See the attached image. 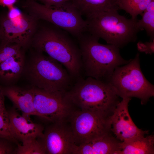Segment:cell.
I'll list each match as a JSON object with an SVG mask.
<instances>
[{"instance_id": "9c48e42d", "label": "cell", "mask_w": 154, "mask_h": 154, "mask_svg": "<svg viewBox=\"0 0 154 154\" xmlns=\"http://www.w3.org/2000/svg\"><path fill=\"white\" fill-rule=\"evenodd\" d=\"M34 106L42 118L53 123L63 121L71 113L73 105L65 92H50L32 86Z\"/></svg>"}, {"instance_id": "603a6c76", "label": "cell", "mask_w": 154, "mask_h": 154, "mask_svg": "<svg viewBox=\"0 0 154 154\" xmlns=\"http://www.w3.org/2000/svg\"><path fill=\"white\" fill-rule=\"evenodd\" d=\"M0 137L9 139L17 145L19 144L11 133L8 115L0 113Z\"/></svg>"}, {"instance_id": "277c9868", "label": "cell", "mask_w": 154, "mask_h": 154, "mask_svg": "<svg viewBox=\"0 0 154 154\" xmlns=\"http://www.w3.org/2000/svg\"><path fill=\"white\" fill-rule=\"evenodd\" d=\"M23 73L33 87L50 92H66L75 82L62 64L36 50L26 62Z\"/></svg>"}, {"instance_id": "7402d4cb", "label": "cell", "mask_w": 154, "mask_h": 154, "mask_svg": "<svg viewBox=\"0 0 154 154\" xmlns=\"http://www.w3.org/2000/svg\"><path fill=\"white\" fill-rule=\"evenodd\" d=\"M15 154H45L44 148L39 139L19 144L17 145Z\"/></svg>"}, {"instance_id": "44dd1931", "label": "cell", "mask_w": 154, "mask_h": 154, "mask_svg": "<svg viewBox=\"0 0 154 154\" xmlns=\"http://www.w3.org/2000/svg\"><path fill=\"white\" fill-rule=\"evenodd\" d=\"M24 49L16 43L2 39L0 41V64Z\"/></svg>"}, {"instance_id": "9a60e30c", "label": "cell", "mask_w": 154, "mask_h": 154, "mask_svg": "<svg viewBox=\"0 0 154 154\" xmlns=\"http://www.w3.org/2000/svg\"><path fill=\"white\" fill-rule=\"evenodd\" d=\"M112 133L97 139L78 145L74 144L72 154H116L119 143Z\"/></svg>"}, {"instance_id": "4fadbf2b", "label": "cell", "mask_w": 154, "mask_h": 154, "mask_svg": "<svg viewBox=\"0 0 154 154\" xmlns=\"http://www.w3.org/2000/svg\"><path fill=\"white\" fill-rule=\"evenodd\" d=\"M7 112L11 133L17 141L22 143L42 137L43 127L32 121L30 116L20 114L14 108Z\"/></svg>"}, {"instance_id": "f1b7e54d", "label": "cell", "mask_w": 154, "mask_h": 154, "mask_svg": "<svg viewBox=\"0 0 154 154\" xmlns=\"http://www.w3.org/2000/svg\"><path fill=\"white\" fill-rule=\"evenodd\" d=\"M17 0H0V5L9 8L13 6Z\"/></svg>"}, {"instance_id": "8992f818", "label": "cell", "mask_w": 154, "mask_h": 154, "mask_svg": "<svg viewBox=\"0 0 154 154\" xmlns=\"http://www.w3.org/2000/svg\"><path fill=\"white\" fill-rule=\"evenodd\" d=\"M27 13L66 31L76 39L86 30V23L71 1L58 7L49 6L35 0H24Z\"/></svg>"}, {"instance_id": "f546056e", "label": "cell", "mask_w": 154, "mask_h": 154, "mask_svg": "<svg viewBox=\"0 0 154 154\" xmlns=\"http://www.w3.org/2000/svg\"><path fill=\"white\" fill-rule=\"evenodd\" d=\"M1 38H2L1 33V31L0 29V41L1 40Z\"/></svg>"}, {"instance_id": "7a4b0ae2", "label": "cell", "mask_w": 154, "mask_h": 154, "mask_svg": "<svg viewBox=\"0 0 154 154\" xmlns=\"http://www.w3.org/2000/svg\"><path fill=\"white\" fill-rule=\"evenodd\" d=\"M99 39L86 31L76 39L81 53L84 77L108 82L117 67L127 64L131 59H124L119 48L101 44Z\"/></svg>"}, {"instance_id": "30bf717a", "label": "cell", "mask_w": 154, "mask_h": 154, "mask_svg": "<svg viewBox=\"0 0 154 154\" xmlns=\"http://www.w3.org/2000/svg\"><path fill=\"white\" fill-rule=\"evenodd\" d=\"M39 20L27 13H22L19 17L10 19L7 14L0 16L1 40L15 42L25 49L31 46L32 38Z\"/></svg>"}, {"instance_id": "3957f363", "label": "cell", "mask_w": 154, "mask_h": 154, "mask_svg": "<svg viewBox=\"0 0 154 154\" xmlns=\"http://www.w3.org/2000/svg\"><path fill=\"white\" fill-rule=\"evenodd\" d=\"M65 95L73 105L80 110L109 117L120 101V97L110 83L90 77L76 80Z\"/></svg>"}, {"instance_id": "e0dca14e", "label": "cell", "mask_w": 154, "mask_h": 154, "mask_svg": "<svg viewBox=\"0 0 154 154\" xmlns=\"http://www.w3.org/2000/svg\"><path fill=\"white\" fill-rule=\"evenodd\" d=\"M118 0H72L81 15L86 18L102 12L118 10Z\"/></svg>"}, {"instance_id": "52a82bcc", "label": "cell", "mask_w": 154, "mask_h": 154, "mask_svg": "<svg viewBox=\"0 0 154 154\" xmlns=\"http://www.w3.org/2000/svg\"><path fill=\"white\" fill-rule=\"evenodd\" d=\"M108 82L122 98L135 97L145 104L154 96V86L146 78L140 66L139 54L125 65L117 67Z\"/></svg>"}, {"instance_id": "484cf974", "label": "cell", "mask_w": 154, "mask_h": 154, "mask_svg": "<svg viewBox=\"0 0 154 154\" xmlns=\"http://www.w3.org/2000/svg\"><path fill=\"white\" fill-rule=\"evenodd\" d=\"M38 0L46 6L58 7L72 1V0Z\"/></svg>"}, {"instance_id": "2e32d148", "label": "cell", "mask_w": 154, "mask_h": 154, "mask_svg": "<svg viewBox=\"0 0 154 154\" xmlns=\"http://www.w3.org/2000/svg\"><path fill=\"white\" fill-rule=\"evenodd\" d=\"M25 50L0 64V82L13 85L23 73L25 64Z\"/></svg>"}, {"instance_id": "5bb4252c", "label": "cell", "mask_w": 154, "mask_h": 154, "mask_svg": "<svg viewBox=\"0 0 154 154\" xmlns=\"http://www.w3.org/2000/svg\"><path fill=\"white\" fill-rule=\"evenodd\" d=\"M2 87L4 96L9 99L14 107L22 114L40 117L34 107V94L31 88L25 89L13 85Z\"/></svg>"}, {"instance_id": "cb8c5ba5", "label": "cell", "mask_w": 154, "mask_h": 154, "mask_svg": "<svg viewBox=\"0 0 154 154\" xmlns=\"http://www.w3.org/2000/svg\"><path fill=\"white\" fill-rule=\"evenodd\" d=\"M13 142L7 139L0 137V154H15L17 147H14Z\"/></svg>"}, {"instance_id": "ac0fdd59", "label": "cell", "mask_w": 154, "mask_h": 154, "mask_svg": "<svg viewBox=\"0 0 154 154\" xmlns=\"http://www.w3.org/2000/svg\"><path fill=\"white\" fill-rule=\"evenodd\" d=\"M154 136H140L120 142L116 154H153Z\"/></svg>"}, {"instance_id": "5b68a950", "label": "cell", "mask_w": 154, "mask_h": 154, "mask_svg": "<svg viewBox=\"0 0 154 154\" xmlns=\"http://www.w3.org/2000/svg\"><path fill=\"white\" fill-rule=\"evenodd\" d=\"M85 20L86 31L119 48L135 42L139 31L136 25L138 19H127L117 10L102 12Z\"/></svg>"}, {"instance_id": "ffe728a7", "label": "cell", "mask_w": 154, "mask_h": 154, "mask_svg": "<svg viewBox=\"0 0 154 154\" xmlns=\"http://www.w3.org/2000/svg\"><path fill=\"white\" fill-rule=\"evenodd\" d=\"M152 0H118L119 9L124 10L137 20L138 15H141Z\"/></svg>"}, {"instance_id": "83f0119b", "label": "cell", "mask_w": 154, "mask_h": 154, "mask_svg": "<svg viewBox=\"0 0 154 154\" xmlns=\"http://www.w3.org/2000/svg\"><path fill=\"white\" fill-rule=\"evenodd\" d=\"M4 96L2 90V87L0 85V113L5 115H8L5 105Z\"/></svg>"}, {"instance_id": "d4e9b609", "label": "cell", "mask_w": 154, "mask_h": 154, "mask_svg": "<svg viewBox=\"0 0 154 154\" xmlns=\"http://www.w3.org/2000/svg\"><path fill=\"white\" fill-rule=\"evenodd\" d=\"M137 46L138 50L140 52L150 55L154 53V40L145 42L139 41Z\"/></svg>"}, {"instance_id": "4316f807", "label": "cell", "mask_w": 154, "mask_h": 154, "mask_svg": "<svg viewBox=\"0 0 154 154\" xmlns=\"http://www.w3.org/2000/svg\"><path fill=\"white\" fill-rule=\"evenodd\" d=\"M9 10L7 13L8 17L10 19H15L20 17L22 14V12L13 6L10 7Z\"/></svg>"}, {"instance_id": "7c38bea8", "label": "cell", "mask_w": 154, "mask_h": 154, "mask_svg": "<svg viewBox=\"0 0 154 154\" xmlns=\"http://www.w3.org/2000/svg\"><path fill=\"white\" fill-rule=\"evenodd\" d=\"M44 132L42 137L38 138L46 154H70L75 144L70 128L63 124V121L53 123Z\"/></svg>"}, {"instance_id": "8fae6325", "label": "cell", "mask_w": 154, "mask_h": 154, "mask_svg": "<svg viewBox=\"0 0 154 154\" xmlns=\"http://www.w3.org/2000/svg\"><path fill=\"white\" fill-rule=\"evenodd\" d=\"M131 99L130 98H122L110 117L111 131L120 142L149 133V131L138 128L132 120L128 110V104Z\"/></svg>"}, {"instance_id": "ba28073f", "label": "cell", "mask_w": 154, "mask_h": 154, "mask_svg": "<svg viewBox=\"0 0 154 154\" xmlns=\"http://www.w3.org/2000/svg\"><path fill=\"white\" fill-rule=\"evenodd\" d=\"M71 114L70 127L76 145L97 139L112 133L110 116L82 110Z\"/></svg>"}, {"instance_id": "d6986e66", "label": "cell", "mask_w": 154, "mask_h": 154, "mask_svg": "<svg viewBox=\"0 0 154 154\" xmlns=\"http://www.w3.org/2000/svg\"><path fill=\"white\" fill-rule=\"evenodd\" d=\"M141 19L137 20L136 25L139 30H145L150 38L154 40V0H152L141 15Z\"/></svg>"}, {"instance_id": "6da1fadb", "label": "cell", "mask_w": 154, "mask_h": 154, "mask_svg": "<svg viewBox=\"0 0 154 154\" xmlns=\"http://www.w3.org/2000/svg\"><path fill=\"white\" fill-rule=\"evenodd\" d=\"M44 21L43 24L39 22L31 46L62 64L75 81L84 77L81 54L76 39L66 31Z\"/></svg>"}]
</instances>
